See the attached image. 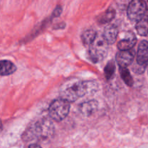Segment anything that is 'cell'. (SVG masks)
<instances>
[{
    "label": "cell",
    "mask_w": 148,
    "mask_h": 148,
    "mask_svg": "<svg viewBox=\"0 0 148 148\" xmlns=\"http://www.w3.org/2000/svg\"><path fill=\"white\" fill-rule=\"evenodd\" d=\"M97 88V85L94 82H86L74 78L66 81L61 85L59 88V95L61 99L69 103L74 102L88 92L95 91Z\"/></svg>",
    "instance_id": "cell-1"
},
{
    "label": "cell",
    "mask_w": 148,
    "mask_h": 148,
    "mask_svg": "<svg viewBox=\"0 0 148 148\" xmlns=\"http://www.w3.org/2000/svg\"><path fill=\"white\" fill-rule=\"evenodd\" d=\"M54 133V125L46 118H41L31 123L24 132L22 139L26 142L45 140Z\"/></svg>",
    "instance_id": "cell-2"
},
{
    "label": "cell",
    "mask_w": 148,
    "mask_h": 148,
    "mask_svg": "<svg viewBox=\"0 0 148 148\" xmlns=\"http://www.w3.org/2000/svg\"><path fill=\"white\" fill-rule=\"evenodd\" d=\"M108 45L103 36L97 35L89 46V55L91 60L96 63L104 59L107 54Z\"/></svg>",
    "instance_id": "cell-3"
},
{
    "label": "cell",
    "mask_w": 148,
    "mask_h": 148,
    "mask_svg": "<svg viewBox=\"0 0 148 148\" xmlns=\"http://www.w3.org/2000/svg\"><path fill=\"white\" fill-rule=\"evenodd\" d=\"M70 103L63 99H56L52 101L49 107V117L55 121H60L67 117L70 111Z\"/></svg>",
    "instance_id": "cell-4"
},
{
    "label": "cell",
    "mask_w": 148,
    "mask_h": 148,
    "mask_svg": "<svg viewBox=\"0 0 148 148\" xmlns=\"http://www.w3.org/2000/svg\"><path fill=\"white\" fill-rule=\"evenodd\" d=\"M147 4L142 0H134L131 1L127 10L129 18L132 21H138L145 14Z\"/></svg>",
    "instance_id": "cell-5"
},
{
    "label": "cell",
    "mask_w": 148,
    "mask_h": 148,
    "mask_svg": "<svg viewBox=\"0 0 148 148\" xmlns=\"http://www.w3.org/2000/svg\"><path fill=\"white\" fill-rule=\"evenodd\" d=\"M134 51L133 50L120 51L116 54V62L120 67L126 68L132 63L134 58Z\"/></svg>",
    "instance_id": "cell-6"
},
{
    "label": "cell",
    "mask_w": 148,
    "mask_h": 148,
    "mask_svg": "<svg viewBox=\"0 0 148 148\" xmlns=\"http://www.w3.org/2000/svg\"><path fill=\"white\" fill-rule=\"evenodd\" d=\"M136 64L143 67L148 64V42L142 40L139 45L136 56Z\"/></svg>",
    "instance_id": "cell-7"
},
{
    "label": "cell",
    "mask_w": 148,
    "mask_h": 148,
    "mask_svg": "<svg viewBox=\"0 0 148 148\" xmlns=\"http://www.w3.org/2000/svg\"><path fill=\"white\" fill-rule=\"evenodd\" d=\"M136 43V38L132 32H126L123 39L118 43V48L120 51L131 50Z\"/></svg>",
    "instance_id": "cell-8"
},
{
    "label": "cell",
    "mask_w": 148,
    "mask_h": 148,
    "mask_svg": "<svg viewBox=\"0 0 148 148\" xmlns=\"http://www.w3.org/2000/svg\"><path fill=\"white\" fill-rule=\"evenodd\" d=\"M118 34V29L115 25H109L104 29L103 37L108 44H113L116 40Z\"/></svg>",
    "instance_id": "cell-9"
},
{
    "label": "cell",
    "mask_w": 148,
    "mask_h": 148,
    "mask_svg": "<svg viewBox=\"0 0 148 148\" xmlns=\"http://www.w3.org/2000/svg\"><path fill=\"white\" fill-rule=\"evenodd\" d=\"M97 102L95 101H89L84 102L80 106L79 110L83 115L89 116L92 115L97 109Z\"/></svg>",
    "instance_id": "cell-10"
},
{
    "label": "cell",
    "mask_w": 148,
    "mask_h": 148,
    "mask_svg": "<svg viewBox=\"0 0 148 148\" xmlns=\"http://www.w3.org/2000/svg\"><path fill=\"white\" fill-rule=\"evenodd\" d=\"M17 70V67L9 60L0 61V76H8Z\"/></svg>",
    "instance_id": "cell-11"
},
{
    "label": "cell",
    "mask_w": 148,
    "mask_h": 148,
    "mask_svg": "<svg viewBox=\"0 0 148 148\" xmlns=\"http://www.w3.org/2000/svg\"><path fill=\"white\" fill-rule=\"evenodd\" d=\"M136 29L138 34L142 36H148V13H145V15L136 25Z\"/></svg>",
    "instance_id": "cell-12"
},
{
    "label": "cell",
    "mask_w": 148,
    "mask_h": 148,
    "mask_svg": "<svg viewBox=\"0 0 148 148\" xmlns=\"http://www.w3.org/2000/svg\"><path fill=\"white\" fill-rule=\"evenodd\" d=\"M115 15V11L112 7H110L104 13H102V14L99 16L97 20L101 24L110 23L114 18Z\"/></svg>",
    "instance_id": "cell-13"
},
{
    "label": "cell",
    "mask_w": 148,
    "mask_h": 148,
    "mask_svg": "<svg viewBox=\"0 0 148 148\" xmlns=\"http://www.w3.org/2000/svg\"><path fill=\"white\" fill-rule=\"evenodd\" d=\"M97 36V35L95 30H93V29H89V30H85L82 33L81 40H82L84 45H89V46H90Z\"/></svg>",
    "instance_id": "cell-14"
},
{
    "label": "cell",
    "mask_w": 148,
    "mask_h": 148,
    "mask_svg": "<svg viewBox=\"0 0 148 148\" xmlns=\"http://www.w3.org/2000/svg\"><path fill=\"white\" fill-rule=\"evenodd\" d=\"M120 76H121V78L124 81L125 83L127 85H129V86L131 87L133 83V78L131 76V74L129 72V69L127 68L120 67Z\"/></svg>",
    "instance_id": "cell-15"
},
{
    "label": "cell",
    "mask_w": 148,
    "mask_h": 148,
    "mask_svg": "<svg viewBox=\"0 0 148 148\" xmlns=\"http://www.w3.org/2000/svg\"><path fill=\"white\" fill-rule=\"evenodd\" d=\"M115 66L114 62L113 61H110L104 67V76L106 79H111L115 73Z\"/></svg>",
    "instance_id": "cell-16"
},
{
    "label": "cell",
    "mask_w": 148,
    "mask_h": 148,
    "mask_svg": "<svg viewBox=\"0 0 148 148\" xmlns=\"http://www.w3.org/2000/svg\"><path fill=\"white\" fill-rule=\"evenodd\" d=\"M28 148H42V147H41L40 145H39L32 144V145H30V146H29Z\"/></svg>",
    "instance_id": "cell-17"
},
{
    "label": "cell",
    "mask_w": 148,
    "mask_h": 148,
    "mask_svg": "<svg viewBox=\"0 0 148 148\" xmlns=\"http://www.w3.org/2000/svg\"><path fill=\"white\" fill-rule=\"evenodd\" d=\"M1 130H2V123H1V119H0V132H1Z\"/></svg>",
    "instance_id": "cell-18"
}]
</instances>
